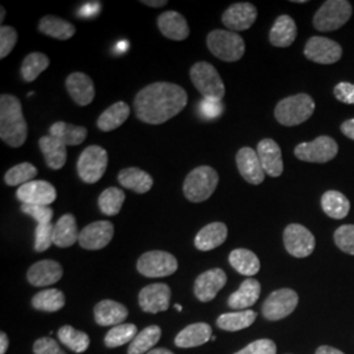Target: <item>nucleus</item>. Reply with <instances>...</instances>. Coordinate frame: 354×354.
Instances as JSON below:
<instances>
[{
	"instance_id": "nucleus-11",
	"label": "nucleus",
	"mask_w": 354,
	"mask_h": 354,
	"mask_svg": "<svg viewBox=\"0 0 354 354\" xmlns=\"http://www.w3.org/2000/svg\"><path fill=\"white\" fill-rule=\"evenodd\" d=\"M298 294L291 289L273 291L263 304V315L266 320L276 322L289 317L298 306Z\"/></svg>"
},
{
	"instance_id": "nucleus-15",
	"label": "nucleus",
	"mask_w": 354,
	"mask_h": 354,
	"mask_svg": "<svg viewBox=\"0 0 354 354\" xmlns=\"http://www.w3.org/2000/svg\"><path fill=\"white\" fill-rule=\"evenodd\" d=\"M113 235V223L108 221L93 222L80 231L79 244L84 250L99 251L105 248L112 241Z\"/></svg>"
},
{
	"instance_id": "nucleus-12",
	"label": "nucleus",
	"mask_w": 354,
	"mask_h": 354,
	"mask_svg": "<svg viewBox=\"0 0 354 354\" xmlns=\"http://www.w3.org/2000/svg\"><path fill=\"white\" fill-rule=\"evenodd\" d=\"M283 244L286 251L297 259H304L315 250V236L310 230L292 223L283 231Z\"/></svg>"
},
{
	"instance_id": "nucleus-24",
	"label": "nucleus",
	"mask_w": 354,
	"mask_h": 354,
	"mask_svg": "<svg viewBox=\"0 0 354 354\" xmlns=\"http://www.w3.org/2000/svg\"><path fill=\"white\" fill-rule=\"evenodd\" d=\"M158 28L165 37L184 41L189 36V26L185 17L176 11H167L158 17Z\"/></svg>"
},
{
	"instance_id": "nucleus-35",
	"label": "nucleus",
	"mask_w": 354,
	"mask_h": 354,
	"mask_svg": "<svg viewBox=\"0 0 354 354\" xmlns=\"http://www.w3.org/2000/svg\"><path fill=\"white\" fill-rule=\"evenodd\" d=\"M228 261L238 273L247 277H252L260 270L259 257L252 251L245 248L234 250L228 256Z\"/></svg>"
},
{
	"instance_id": "nucleus-32",
	"label": "nucleus",
	"mask_w": 354,
	"mask_h": 354,
	"mask_svg": "<svg viewBox=\"0 0 354 354\" xmlns=\"http://www.w3.org/2000/svg\"><path fill=\"white\" fill-rule=\"evenodd\" d=\"M38 30L49 37L66 41L75 35L76 28L74 24L66 21L58 16L46 15L39 20Z\"/></svg>"
},
{
	"instance_id": "nucleus-40",
	"label": "nucleus",
	"mask_w": 354,
	"mask_h": 354,
	"mask_svg": "<svg viewBox=\"0 0 354 354\" xmlns=\"http://www.w3.org/2000/svg\"><path fill=\"white\" fill-rule=\"evenodd\" d=\"M49 64L50 59L44 53H30L21 64V76L26 83H32L49 67Z\"/></svg>"
},
{
	"instance_id": "nucleus-51",
	"label": "nucleus",
	"mask_w": 354,
	"mask_h": 354,
	"mask_svg": "<svg viewBox=\"0 0 354 354\" xmlns=\"http://www.w3.org/2000/svg\"><path fill=\"white\" fill-rule=\"evenodd\" d=\"M335 97L344 104H354V84L339 83L333 89Z\"/></svg>"
},
{
	"instance_id": "nucleus-2",
	"label": "nucleus",
	"mask_w": 354,
	"mask_h": 354,
	"mask_svg": "<svg viewBox=\"0 0 354 354\" xmlns=\"http://www.w3.org/2000/svg\"><path fill=\"white\" fill-rule=\"evenodd\" d=\"M28 137V125L20 100L8 93L0 96V138L13 149L21 147Z\"/></svg>"
},
{
	"instance_id": "nucleus-44",
	"label": "nucleus",
	"mask_w": 354,
	"mask_h": 354,
	"mask_svg": "<svg viewBox=\"0 0 354 354\" xmlns=\"http://www.w3.org/2000/svg\"><path fill=\"white\" fill-rule=\"evenodd\" d=\"M37 168L32 163H20L15 165L11 169H8L4 175V181L10 187H21L26 183L33 181V178L37 176Z\"/></svg>"
},
{
	"instance_id": "nucleus-19",
	"label": "nucleus",
	"mask_w": 354,
	"mask_h": 354,
	"mask_svg": "<svg viewBox=\"0 0 354 354\" xmlns=\"http://www.w3.org/2000/svg\"><path fill=\"white\" fill-rule=\"evenodd\" d=\"M64 276V269L58 261L41 260L29 268L26 279L30 285L36 288L50 286L57 283Z\"/></svg>"
},
{
	"instance_id": "nucleus-13",
	"label": "nucleus",
	"mask_w": 354,
	"mask_h": 354,
	"mask_svg": "<svg viewBox=\"0 0 354 354\" xmlns=\"http://www.w3.org/2000/svg\"><path fill=\"white\" fill-rule=\"evenodd\" d=\"M304 55L307 59L317 64H336L342 58V48L329 38L314 36L307 41L304 46Z\"/></svg>"
},
{
	"instance_id": "nucleus-54",
	"label": "nucleus",
	"mask_w": 354,
	"mask_h": 354,
	"mask_svg": "<svg viewBox=\"0 0 354 354\" xmlns=\"http://www.w3.org/2000/svg\"><path fill=\"white\" fill-rule=\"evenodd\" d=\"M342 133H344L348 138L354 140V118L345 121V122L342 124Z\"/></svg>"
},
{
	"instance_id": "nucleus-31",
	"label": "nucleus",
	"mask_w": 354,
	"mask_h": 354,
	"mask_svg": "<svg viewBox=\"0 0 354 354\" xmlns=\"http://www.w3.org/2000/svg\"><path fill=\"white\" fill-rule=\"evenodd\" d=\"M77 226L75 216L73 214H64L54 225L53 241L59 248H68L79 241Z\"/></svg>"
},
{
	"instance_id": "nucleus-21",
	"label": "nucleus",
	"mask_w": 354,
	"mask_h": 354,
	"mask_svg": "<svg viewBox=\"0 0 354 354\" xmlns=\"http://www.w3.org/2000/svg\"><path fill=\"white\" fill-rule=\"evenodd\" d=\"M257 156L266 175L270 177H279L283 172V163H282V152L277 142L273 140H263L257 145Z\"/></svg>"
},
{
	"instance_id": "nucleus-57",
	"label": "nucleus",
	"mask_w": 354,
	"mask_h": 354,
	"mask_svg": "<svg viewBox=\"0 0 354 354\" xmlns=\"http://www.w3.org/2000/svg\"><path fill=\"white\" fill-rule=\"evenodd\" d=\"M142 3L149 7H165L168 1H165V0H143Z\"/></svg>"
},
{
	"instance_id": "nucleus-36",
	"label": "nucleus",
	"mask_w": 354,
	"mask_h": 354,
	"mask_svg": "<svg viewBox=\"0 0 354 354\" xmlns=\"http://www.w3.org/2000/svg\"><path fill=\"white\" fill-rule=\"evenodd\" d=\"M162 337V329L159 326H149L138 332L134 340L130 342L127 354H147L159 342Z\"/></svg>"
},
{
	"instance_id": "nucleus-45",
	"label": "nucleus",
	"mask_w": 354,
	"mask_h": 354,
	"mask_svg": "<svg viewBox=\"0 0 354 354\" xmlns=\"http://www.w3.org/2000/svg\"><path fill=\"white\" fill-rule=\"evenodd\" d=\"M335 243L342 252L354 254V225H344L335 232Z\"/></svg>"
},
{
	"instance_id": "nucleus-46",
	"label": "nucleus",
	"mask_w": 354,
	"mask_h": 354,
	"mask_svg": "<svg viewBox=\"0 0 354 354\" xmlns=\"http://www.w3.org/2000/svg\"><path fill=\"white\" fill-rule=\"evenodd\" d=\"M36 241H35V251L36 252H45L54 244L53 236H54V225H37L36 231Z\"/></svg>"
},
{
	"instance_id": "nucleus-39",
	"label": "nucleus",
	"mask_w": 354,
	"mask_h": 354,
	"mask_svg": "<svg viewBox=\"0 0 354 354\" xmlns=\"http://www.w3.org/2000/svg\"><path fill=\"white\" fill-rule=\"evenodd\" d=\"M66 304V297L64 292L58 289H46V290L37 292L33 299H32V306L39 310V311H46V313H55L64 308Z\"/></svg>"
},
{
	"instance_id": "nucleus-4",
	"label": "nucleus",
	"mask_w": 354,
	"mask_h": 354,
	"mask_svg": "<svg viewBox=\"0 0 354 354\" xmlns=\"http://www.w3.org/2000/svg\"><path fill=\"white\" fill-rule=\"evenodd\" d=\"M315 111V102L306 93L286 97L277 104L274 115L283 127H297L307 121Z\"/></svg>"
},
{
	"instance_id": "nucleus-50",
	"label": "nucleus",
	"mask_w": 354,
	"mask_h": 354,
	"mask_svg": "<svg viewBox=\"0 0 354 354\" xmlns=\"http://www.w3.org/2000/svg\"><path fill=\"white\" fill-rule=\"evenodd\" d=\"M35 354H66L58 345V342L51 337H41L33 345Z\"/></svg>"
},
{
	"instance_id": "nucleus-22",
	"label": "nucleus",
	"mask_w": 354,
	"mask_h": 354,
	"mask_svg": "<svg viewBox=\"0 0 354 354\" xmlns=\"http://www.w3.org/2000/svg\"><path fill=\"white\" fill-rule=\"evenodd\" d=\"M66 89L71 99L80 106H87L95 99V86L84 73H73L66 79Z\"/></svg>"
},
{
	"instance_id": "nucleus-1",
	"label": "nucleus",
	"mask_w": 354,
	"mask_h": 354,
	"mask_svg": "<svg viewBox=\"0 0 354 354\" xmlns=\"http://www.w3.org/2000/svg\"><path fill=\"white\" fill-rule=\"evenodd\" d=\"M187 104L188 95L183 87L168 82H156L137 93L134 111L142 122L160 125L184 111Z\"/></svg>"
},
{
	"instance_id": "nucleus-23",
	"label": "nucleus",
	"mask_w": 354,
	"mask_h": 354,
	"mask_svg": "<svg viewBox=\"0 0 354 354\" xmlns=\"http://www.w3.org/2000/svg\"><path fill=\"white\" fill-rule=\"evenodd\" d=\"M95 320L102 327H115L124 324L127 320L129 311L124 304H118L112 299H104L95 306L93 308Z\"/></svg>"
},
{
	"instance_id": "nucleus-58",
	"label": "nucleus",
	"mask_w": 354,
	"mask_h": 354,
	"mask_svg": "<svg viewBox=\"0 0 354 354\" xmlns=\"http://www.w3.org/2000/svg\"><path fill=\"white\" fill-rule=\"evenodd\" d=\"M147 354H174L171 351L165 349V348H158V349H152Z\"/></svg>"
},
{
	"instance_id": "nucleus-26",
	"label": "nucleus",
	"mask_w": 354,
	"mask_h": 354,
	"mask_svg": "<svg viewBox=\"0 0 354 354\" xmlns=\"http://www.w3.org/2000/svg\"><path fill=\"white\" fill-rule=\"evenodd\" d=\"M260 292L261 285L257 279H244L241 288L228 297V307L232 310H247L257 302Z\"/></svg>"
},
{
	"instance_id": "nucleus-5",
	"label": "nucleus",
	"mask_w": 354,
	"mask_h": 354,
	"mask_svg": "<svg viewBox=\"0 0 354 354\" xmlns=\"http://www.w3.org/2000/svg\"><path fill=\"white\" fill-rule=\"evenodd\" d=\"M207 48L210 53L225 62H236L244 55V39L235 32L215 29L207 36Z\"/></svg>"
},
{
	"instance_id": "nucleus-3",
	"label": "nucleus",
	"mask_w": 354,
	"mask_h": 354,
	"mask_svg": "<svg viewBox=\"0 0 354 354\" xmlns=\"http://www.w3.org/2000/svg\"><path fill=\"white\" fill-rule=\"evenodd\" d=\"M219 183L218 172L209 165H200L190 171L183 184V192L190 203H203L209 200Z\"/></svg>"
},
{
	"instance_id": "nucleus-7",
	"label": "nucleus",
	"mask_w": 354,
	"mask_h": 354,
	"mask_svg": "<svg viewBox=\"0 0 354 354\" xmlns=\"http://www.w3.org/2000/svg\"><path fill=\"white\" fill-rule=\"evenodd\" d=\"M108 167V152L102 146L92 145L80 153L76 169L86 184H96L104 176Z\"/></svg>"
},
{
	"instance_id": "nucleus-25",
	"label": "nucleus",
	"mask_w": 354,
	"mask_h": 354,
	"mask_svg": "<svg viewBox=\"0 0 354 354\" xmlns=\"http://www.w3.org/2000/svg\"><path fill=\"white\" fill-rule=\"evenodd\" d=\"M227 234V226L225 223H210L198 231L194 238V245L200 251H212L226 241Z\"/></svg>"
},
{
	"instance_id": "nucleus-41",
	"label": "nucleus",
	"mask_w": 354,
	"mask_h": 354,
	"mask_svg": "<svg viewBox=\"0 0 354 354\" xmlns=\"http://www.w3.org/2000/svg\"><path fill=\"white\" fill-rule=\"evenodd\" d=\"M58 339L75 353H84L88 349L89 342H91L88 335L86 332L77 330L71 326H64L62 328H59Z\"/></svg>"
},
{
	"instance_id": "nucleus-6",
	"label": "nucleus",
	"mask_w": 354,
	"mask_h": 354,
	"mask_svg": "<svg viewBox=\"0 0 354 354\" xmlns=\"http://www.w3.org/2000/svg\"><path fill=\"white\" fill-rule=\"evenodd\" d=\"M190 79L193 86L203 95V99H214L221 102L225 97L226 88L223 80L213 64L207 62L194 64L190 68Z\"/></svg>"
},
{
	"instance_id": "nucleus-29",
	"label": "nucleus",
	"mask_w": 354,
	"mask_h": 354,
	"mask_svg": "<svg viewBox=\"0 0 354 354\" xmlns=\"http://www.w3.org/2000/svg\"><path fill=\"white\" fill-rule=\"evenodd\" d=\"M295 21L288 15L279 16L269 33V41L276 48H288L297 38Z\"/></svg>"
},
{
	"instance_id": "nucleus-9",
	"label": "nucleus",
	"mask_w": 354,
	"mask_h": 354,
	"mask_svg": "<svg viewBox=\"0 0 354 354\" xmlns=\"http://www.w3.org/2000/svg\"><path fill=\"white\" fill-rule=\"evenodd\" d=\"M178 268L176 257L165 251H150L138 259L137 269L142 276L159 279L174 274Z\"/></svg>"
},
{
	"instance_id": "nucleus-52",
	"label": "nucleus",
	"mask_w": 354,
	"mask_h": 354,
	"mask_svg": "<svg viewBox=\"0 0 354 354\" xmlns=\"http://www.w3.org/2000/svg\"><path fill=\"white\" fill-rule=\"evenodd\" d=\"M201 109H203V115L209 120L216 118L219 114L223 111V105L222 102L214 100V99H205L201 104Z\"/></svg>"
},
{
	"instance_id": "nucleus-28",
	"label": "nucleus",
	"mask_w": 354,
	"mask_h": 354,
	"mask_svg": "<svg viewBox=\"0 0 354 354\" xmlns=\"http://www.w3.org/2000/svg\"><path fill=\"white\" fill-rule=\"evenodd\" d=\"M39 150L42 152L46 165L51 169H61L67 160V146L61 140L45 136L38 140Z\"/></svg>"
},
{
	"instance_id": "nucleus-60",
	"label": "nucleus",
	"mask_w": 354,
	"mask_h": 354,
	"mask_svg": "<svg viewBox=\"0 0 354 354\" xmlns=\"http://www.w3.org/2000/svg\"><path fill=\"white\" fill-rule=\"evenodd\" d=\"M175 307H176L177 311H183V307H181V306H180V304H176V306H175Z\"/></svg>"
},
{
	"instance_id": "nucleus-33",
	"label": "nucleus",
	"mask_w": 354,
	"mask_h": 354,
	"mask_svg": "<svg viewBox=\"0 0 354 354\" xmlns=\"http://www.w3.org/2000/svg\"><path fill=\"white\" fill-rule=\"evenodd\" d=\"M51 137L61 140L66 146L82 145L88 134V130L84 127H76L64 121H57L50 127Z\"/></svg>"
},
{
	"instance_id": "nucleus-34",
	"label": "nucleus",
	"mask_w": 354,
	"mask_h": 354,
	"mask_svg": "<svg viewBox=\"0 0 354 354\" xmlns=\"http://www.w3.org/2000/svg\"><path fill=\"white\" fill-rule=\"evenodd\" d=\"M130 115V106L125 102H114L106 111L102 112L97 120V127L102 131H112L125 124Z\"/></svg>"
},
{
	"instance_id": "nucleus-38",
	"label": "nucleus",
	"mask_w": 354,
	"mask_h": 354,
	"mask_svg": "<svg viewBox=\"0 0 354 354\" xmlns=\"http://www.w3.org/2000/svg\"><path fill=\"white\" fill-rule=\"evenodd\" d=\"M256 317H257V314L252 310L228 313V314H223L216 319V326L227 332H236V330L251 327L254 323Z\"/></svg>"
},
{
	"instance_id": "nucleus-17",
	"label": "nucleus",
	"mask_w": 354,
	"mask_h": 354,
	"mask_svg": "<svg viewBox=\"0 0 354 354\" xmlns=\"http://www.w3.org/2000/svg\"><path fill=\"white\" fill-rule=\"evenodd\" d=\"M138 301L145 313L158 314L167 311L171 304V289L165 283H151L140 291Z\"/></svg>"
},
{
	"instance_id": "nucleus-18",
	"label": "nucleus",
	"mask_w": 354,
	"mask_h": 354,
	"mask_svg": "<svg viewBox=\"0 0 354 354\" xmlns=\"http://www.w3.org/2000/svg\"><path fill=\"white\" fill-rule=\"evenodd\" d=\"M257 19V10L251 3H235L222 16L223 26L232 32L247 30Z\"/></svg>"
},
{
	"instance_id": "nucleus-48",
	"label": "nucleus",
	"mask_w": 354,
	"mask_h": 354,
	"mask_svg": "<svg viewBox=\"0 0 354 354\" xmlns=\"http://www.w3.org/2000/svg\"><path fill=\"white\" fill-rule=\"evenodd\" d=\"M17 42V32L12 26H1L0 28V59L6 58L13 50Z\"/></svg>"
},
{
	"instance_id": "nucleus-42",
	"label": "nucleus",
	"mask_w": 354,
	"mask_h": 354,
	"mask_svg": "<svg viewBox=\"0 0 354 354\" xmlns=\"http://www.w3.org/2000/svg\"><path fill=\"white\" fill-rule=\"evenodd\" d=\"M125 203V193L120 188L111 187L104 190L99 197V207L102 214L114 216L118 214Z\"/></svg>"
},
{
	"instance_id": "nucleus-47",
	"label": "nucleus",
	"mask_w": 354,
	"mask_h": 354,
	"mask_svg": "<svg viewBox=\"0 0 354 354\" xmlns=\"http://www.w3.org/2000/svg\"><path fill=\"white\" fill-rule=\"evenodd\" d=\"M21 212L32 216L37 225H49L51 223L54 212L50 206H38V205H21Z\"/></svg>"
},
{
	"instance_id": "nucleus-59",
	"label": "nucleus",
	"mask_w": 354,
	"mask_h": 354,
	"mask_svg": "<svg viewBox=\"0 0 354 354\" xmlns=\"http://www.w3.org/2000/svg\"><path fill=\"white\" fill-rule=\"evenodd\" d=\"M0 12H1L0 20H1V23H3V20H4V16H6V10H4V7H1V8H0Z\"/></svg>"
},
{
	"instance_id": "nucleus-20",
	"label": "nucleus",
	"mask_w": 354,
	"mask_h": 354,
	"mask_svg": "<svg viewBox=\"0 0 354 354\" xmlns=\"http://www.w3.org/2000/svg\"><path fill=\"white\" fill-rule=\"evenodd\" d=\"M236 165L241 176L247 183L252 185H259L264 181L266 172L260 163L257 152L251 147H243L239 150L236 153Z\"/></svg>"
},
{
	"instance_id": "nucleus-56",
	"label": "nucleus",
	"mask_w": 354,
	"mask_h": 354,
	"mask_svg": "<svg viewBox=\"0 0 354 354\" xmlns=\"http://www.w3.org/2000/svg\"><path fill=\"white\" fill-rule=\"evenodd\" d=\"M7 349H8V336L4 332H1L0 333V354H6Z\"/></svg>"
},
{
	"instance_id": "nucleus-53",
	"label": "nucleus",
	"mask_w": 354,
	"mask_h": 354,
	"mask_svg": "<svg viewBox=\"0 0 354 354\" xmlns=\"http://www.w3.org/2000/svg\"><path fill=\"white\" fill-rule=\"evenodd\" d=\"M100 11H102V3H99V1H92V3H87V4L82 8L80 13H82L83 16H86V17H89V16H96Z\"/></svg>"
},
{
	"instance_id": "nucleus-30",
	"label": "nucleus",
	"mask_w": 354,
	"mask_h": 354,
	"mask_svg": "<svg viewBox=\"0 0 354 354\" xmlns=\"http://www.w3.org/2000/svg\"><path fill=\"white\" fill-rule=\"evenodd\" d=\"M118 183L127 189L133 190L138 194H143L151 189L153 178L146 171H142L136 167H130L120 171Z\"/></svg>"
},
{
	"instance_id": "nucleus-37",
	"label": "nucleus",
	"mask_w": 354,
	"mask_h": 354,
	"mask_svg": "<svg viewBox=\"0 0 354 354\" xmlns=\"http://www.w3.org/2000/svg\"><path fill=\"white\" fill-rule=\"evenodd\" d=\"M322 207L330 218L342 219L349 213L351 203L340 192L328 190L322 197Z\"/></svg>"
},
{
	"instance_id": "nucleus-10",
	"label": "nucleus",
	"mask_w": 354,
	"mask_h": 354,
	"mask_svg": "<svg viewBox=\"0 0 354 354\" xmlns=\"http://www.w3.org/2000/svg\"><path fill=\"white\" fill-rule=\"evenodd\" d=\"M339 152V146L327 136H322L313 142H304L295 147L294 153L299 160L308 163H327Z\"/></svg>"
},
{
	"instance_id": "nucleus-14",
	"label": "nucleus",
	"mask_w": 354,
	"mask_h": 354,
	"mask_svg": "<svg viewBox=\"0 0 354 354\" xmlns=\"http://www.w3.org/2000/svg\"><path fill=\"white\" fill-rule=\"evenodd\" d=\"M16 197L23 205L49 206L57 198V190L50 183L44 180H33L19 187Z\"/></svg>"
},
{
	"instance_id": "nucleus-49",
	"label": "nucleus",
	"mask_w": 354,
	"mask_h": 354,
	"mask_svg": "<svg viewBox=\"0 0 354 354\" xmlns=\"http://www.w3.org/2000/svg\"><path fill=\"white\" fill-rule=\"evenodd\" d=\"M277 353V346L274 342L268 340V339H261L251 342L247 345L244 349L239 351L235 354H276Z\"/></svg>"
},
{
	"instance_id": "nucleus-16",
	"label": "nucleus",
	"mask_w": 354,
	"mask_h": 354,
	"mask_svg": "<svg viewBox=\"0 0 354 354\" xmlns=\"http://www.w3.org/2000/svg\"><path fill=\"white\" fill-rule=\"evenodd\" d=\"M227 276L222 269L214 268L206 270L203 274H200L194 282V295L203 304L210 302L214 299L216 294L225 288Z\"/></svg>"
},
{
	"instance_id": "nucleus-27",
	"label": "nucleus",
	"mask_w": 354,
	"mask_h": 354,
	"mask_svg": "<svg viewBox=\"0 0 354 354\" xmlns=\"http://www.w3.org/2000/svg\"><path fill=\"white\" fill-rule=\"evenodd\" d=\"M213 329L206 323L190 324L177 333L175 345L177 348H196L212 340Z\"/></svg>"
},
{
	"instance_id": "nucleus-55",
	"label": "nucleus",
	"mask_w": 354,
	"mask_h": 354,
	"mask_svg": "<svg viewBox=\"0 0 354 354\" xmlns=\"http://www.w3.org/2000/svg\"><path fill=\"white\" fill-rule=\"evenodd\" d=\"M315 354H345L342 353V351L336 349V348H332V346H327V345H323L320 348H317V353Z\"/></svg>"
},
{
	"instance_id": "nucleus-43",
	"label": "nucleus",
	"mask_w": 354,
	"mask_h": 354,
	"mask_svg": "<svg viewBox=\"0 0 354 354\" xmlns=\"http://www.w3.org/2000/svg\"><path fill=\"white\" fill-rule=\"evenodd\" d=\"M137 335H138V329L134 324L124 323V324L112 327L111 330L105 335L104 342L108 348H118L127 342H133Z\"/></svg>"
},
{
	"instance_id": "nucleus-8",
	"label": "nucleus",
	"mask_w": 354,
	"mask_h": 354,
	"mask_svg": "<svg viewBox=\"0 0 354 354\" xmlns=\"http://www.w3.org/2000/svg\"><path fill=\"white\" fill-rule=\"evenodd\" d=\"M352 16V6L346 0H328L314 16V26L320 32H333L342 28Z\"/></svg>"
}]
</instances>
